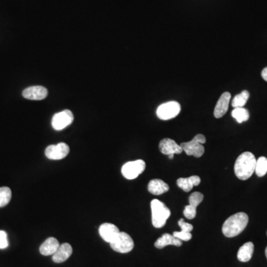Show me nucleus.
I'll return each instance as SVG.
<instances>
[{"label": "nucleus", "mask_w": 267, "mask_h": 267, "mask_svg": "<svg viewBox=\"0 0 267 267\" xmlns=\"http://www.w3.org/2000/svg\"><path fill=\"white\" fill-rule=\"evenodd\" d=\"M257 160L252 153L244 152L240 154L234 164V173L236 177L241 181H246L251 178L255 171Z\"/></svg>", "instance_id": "f257e3e1"}, {"label": "nucleus", "mask_w": 267, "mask_h": 267, "mask_svg": "<svg viewBox=\"0 0 267 267\" xmlns=\"http://www.w3.org/2000/svg\"><path fill=\"white\" fill-rule=\"evenodd\" d=\"M248 222L249 217L247 214L238 212L226 219L222 227V232L226 237H235L245 230Z\"/></svg>", "instance_id": "f03ea898"}, {"label": "nucleus", "mask_w": 267, "mask_h": 267, "mask_svg": "<svg viewBox=\"0 0 267 267\" xmlns=\"http://www.w3.org/2000/svg\"><path fill=\"white\" fill-rule=\"evenodd\" d=\"M152 224L155 228H162L171 216V211L159 200L154 199L151 202Z\"/></svg>", "instance_id": "7ed1b4c3"}, {"label": "nucleus", "mask_w": 267, "mask_h": 267, "mask_svg": "<svg viewBox=\"0 0 267 267\" xmlns=\"http://www.w3.org/2000/svg\"><path fill=\"white\" fill-rule=\"evenodd\" d=\"M206 141V139L204 135L197 134L191 141L182 143L180 146L187 155L200 157L204 154L205 149L203 144H204Z\"/></svg>", "instance_id": "20e7f679"}, {"label": "nucleus", "mask_w": 267, "mask_h": 267, "mask_svg": "<svg viewBox=\"0 0 267 267\" xmlns=\"http://www.w3.org/2000/svg\"><path fill=\"white\" fill-rule=\"evenodd\" d=\"M111 247L119 253L130 252L134 247L133 240L127 233L120 232L116 238L110 243Z\"/></svg>", "instance_id": "39448f33"}, {"label": "nucleus", "mask_w": 267, "mask_h": 267, "mask_svg": "<svg viewBox=\"0 0 267 267\" xmlns=\"http://www.w3.org/2000/svg\"><path fill=\"white\" fill-rule=\"evenodd\" d=\"M146 167V163L143 160L130 161L122 167V175L128 180L135 179L144 171Z\"/></svg>", "instance_id": "423d86ee"}, {"label": "nucleus", "mask_w": 267, "mask_h": 267, "mask_svg": "<svg viewBox=\"0 0 267 267\" xmlns=\"http://www.w3.org/2000/svg\"><path fill=\"white\" fill-rule=\"evenodd\" d=\"M181 105L176 101H170L160 105L157 109V116L159 119L163 120L175 118L181 112Z\"/></svg>", "instance_id": "0eeeda50"}, {"label": "nucleus", "mask_w": 267, "mask_h": 267, "mask_svg": "<svg viewBox=\"0 0 267 267\" xmlns=\"http://www.w3.org/2000/svg\"><path fill=\"white\" fill-rule=\"evenodd\" d=\"M74 120V115L70 110H64L55 114L52 117V127L57 131H61L69 126Z\"/></svg>", "instance_id": "6e6552de"}, {"label": "nucleus", "mask_w": 267, "mask_h": 267, "mask_svg": "<svg viewBox=\"0 0 267 267\" xmlns=\"http://www.w3.org/2000/svg\"><path fill=\"white\" fill-rule=\"evenodd\" d=\"M70 149L68 145L60 143L57 145H50L46 148L45 154L50 160H62L68 155Z\"/></svg>", "instance_id": "1a4fd4ad"}, {"label": "nucleus", "mask_w": 267, "mask_h": 267, "mask_svg": "<svg viewBox=\"0 0 267 267\" xmlns=\"http://www.w3.org/2000/svg\"><path fill=\"white\" fill-rule=\"evenodd\" d=\"M22 96L25 99L32 100H42L47 98L48 90L45 87L39 86V85L29 87L24 90Z\"/></svg>", "instance_id": "9d476101"}, {"label": "nucleus", "mask_w": 267, "mask_h": 267, "mask_svg": "<svg viewBox=\"0 0 267 267\" xmlns=\"http://www.w3.org/2000/svg\"><path fill=\"white\" fill-rule=\"evenodd\" d=\"M119 233L120 232H119V229L112 223H105L100 226V235L105 240V242L109 243V244L116 238Z\"/></svg>", "instance_id": "9b49d317"}, {"label": "nucleus", "mask_w": 267, "mask_h": 267, "mask_svg": "<svg viewBox=\"0 0 267 267\" xmlns=\"http://www.w3.org/2000/svg\"><path fill=\"white\" fill-rule=\"evenodd\" d=\"M160 151L166 155L170 154H181L183 151L181 146H179L174 140L165 138L161 140L159 144Z\"/></svg>", "instance_id": "f8f14e48"}, {"label": "nucleus", "mask_w": 267, "mask_h": 267, "mask_svg": "<svg viewBox=\"0 0 267 267\" xmlns=\"http://www.w3.org/2000/svg\"><path fill=\"white\" fill-rule=\"evenodd\" d=\"M230 100H231V95L230 92H224L220 96L216 104V109L214 111V115L216 118H221L222 117L224 116L225 114L228 111Z\"/></svg>", "instance_id": "ddd939ff"}, {"label": "nucleus", "mask_w": 267, "mask_h": 267, "mask_svg": "<svg viewBox=\"0 0 267 267\" xmlns=\"http://www.w3.org/2000/svg\"><path fill=\"white\" fill-rule=\"evenodd\" d=\"M72 251V247L68 243H65L60 245L56 252L52 255V260L57 264L65 262L70 258Z\"/></svg>", "instance_id": "4468645a"}, {"label": "nucleus", "mask_w": 267, "mask_h": 267, "mask_svg": "<svg viewBox=\"0 0 267 267\" xmlns=\"http://www.w3.org/2000/svg\"><path fill=\"white\" fill-rule=\"evenodd\" d=\"M168 245L181 247L182 246V240L177 238L173 234L166 233V234H163L161 237H159L156 240V242L154 243V246L157 249H163Z\"/></svg>", "instance_id": "2eb2a0df"}, {"label": "nucleus", "mask_w": 267, "mask_h": 267, "mask_svg": "<svg viewBox=\"0 0 267 267\" xmlns=\"http://www.w3.org/2000/svg\"><path fill=\"white\" fill-rule=\"evenodd\" d=\"M60 247L58 240L55 237H49L39 247V251L44 256L53 255Z\"/></svg>", "instance_id": "dca6fc26"}, {"label": "nucleus", "mask_w": 267, "mask_h": 267, "mask_svg": "<svg viewBox=\"0 0 267 267\" xmlns=\"http://www.w3.org/2000/svg\"><path fill=\"white\" fill-rule=\"evenodd\" d=\"M148 190L152 195H160L168 192L169 186L162 180L154 179L149 183Z\"/></svg>", "instance_id": "f3484780"}, {"label": "nucleus", "mask_w": 267, "mask_h": 267, "mask_svg": "<svg viewBox=\"0 0 267 267\" xmlns=\"http://www.w3.org/2000/svg\"><path fill=\"white\" fill-rule=\"evenodd\" d=\"M200 184V178L196 175L186 178H181L177 181V185L185 192H190L194 186H197Z\"/></svg>", "instance_id": "a211bd4d"}, {"label": "nucleus", "mask_w": 267, "mask_h": 267, "mask_svg": "<svg viewBox=\"0 0 267 267\" xmlns=\"http://www.w3.org/2000/svg\"><path fill=\"white\" fill-rule=\"evenodd\" d=\"M254 244L251 242H247L239 249L237 252V259L240 262H248L251 260L254 252Z\"/></svg>", "instance_id": "6ab92c4d"}, {"label": "nucleus", "mask_w": 267, "mask_h": 267, "mask_svg": "<svg viewBox=\"0 0 267 267\" xmlns=\"http://www.w3.org/2000/svg\"><path fill=\"white\" fill-rule=\"evenodd\" d=\"M232 116L236 119L239 123H242L247 121L250 118V113L247 109L242 108H235L232 112Z\"/></svg>", "instance_id": "aec40b11"}, {"label": "nucleus", "mask_w": 267, "mask_h": 267, "mask_svg": "<svg viewBox=\"0 0 267 267\" xmlns=\"http://www.w3.org/2000/svg\"><path fill=\"white\" fill-rule=\"evenodd\" d=\"M250 98V92L247 90H244L242 92L236 95L233 100V106L235 108H242L247 103V100Z\"/></svg>", "instance_id": "412c9836"}, {"label": "nucleus", "mask_w": 267, "mask_h": 267, "mask_svg": "<svg viewBox=\"0 0 267 267\" xmlns=\"http://www.w3.org/2000/svg\"><path fill=\"white\" fill-rule=\"evenodd\" d=\"M12 192L8 187L0 188V208L4 207L11 201Z\"/></svg>", "instance_id": "4be33fe9"}, {"label": "nucleus", "mask_w": 267, "mask_h": 267, "mask_svg": "<svg viewBox=\"0 0 267 267\" xmlns=\"http://www.w3.org/2000/svg\"><path fill=\"white\" fill-rule=\"evenodd\" d=\"M255 173L258 177H264L267 173V158L261 157L257 160Z\"/></svg>", "instance_id": "5701e85b"}, {"label": "nucleus", "mask_w": 267, "mask_h": 267, "mask_svg": "<svg viewBox=\"0 0 267 267\" xmlns=\"http://www.w3.org/2000/svg\"><path fill=\"white\" fill-rule=\"evenodd\" d=\"M203 194L198 192H193V193L189 196V206L197 209V207L199 206L200 203L203 201Z\"/></svg>", "instance_id": "b1692460"}, {"label": "nucleus", "mask_w": 267, "mask_h": 267, "mask_svg": "<svg viewBox=\"0 0 267 267\" xmlns=\"http://www.w3.org/2000/svg\"><path fill=\"white\" fill-rule=\"evenodd\" d=\"M184 215L187 219L192 220V219L196 217L197 209L188 205V206H185V209H184Z\"/></svg>", "instance_id": "393cba45"}, {"label": "nucleus", "mask_w": 267, "mask_h": 267, "mask_svg": "<svg viewBox=\"0 0 267 267\" xmlns=\"http://www.w3.org/2000/svg\"><path fill=\"white\" fill-rule=\"evenodd\" d=\"M173 235L175 236L177 238L184 241H189L192 239V235L191 233H186V232H175L173 233Z\"/></svg>", "instance_id": "a878e982"}, {"label": "nucleus", "mask_w": 267, "mask_h": 267, "mask_svg": "<svg viewBox=\"0 0 267 267\" xmlns=\"http://www.w3.org/2000/svg\"><path fill=\"white\" fill-rule=\"evenodd\" d=\"M8 244V234L3 230H0V250H5Z\"/></svg>", "instance_id": "bb28decb"}, {"label": "nucleus", "mask_w": 267, "mask_h": 267, "mask_svg": "<svg viewBox=\"0 0 267 267\" xmlns=\"http://www.w3.org/2000/svg\"><path fill=\"white\" fill-rule=\"evenodd\" d=\"M178 224H179L180 227L181 228V231L191 233V232L193 230V226L190 224V223H188L184 221V219L181 218V220L178 221Z\"/></svg>", "instance_id": "cd10ccee"}, {"label": "nucleus", "mask_w": 267, "mask_h": 267, "mask_svg": "<svg viewBox=\"0 0 267 267\" xmlns=\"http://www.w3.org/2000/svg\"><path fill=\"white\" fill-rule=\"evenodd\" d=\"M261 76H262L263 79L267 82V67L263 70L262 72H261Z\"/></svg>", "instance_id": "c85d7f7f"}, {"label": "nucleus", "mask_w": 267, "mask_h": 267, "mask_svg": "<svg viewBox=\"0 0 267 267\" xmlns=\"http://www.w3.org/2000/svg\"><path fill=\"white\" fill-rule=\"evenodd\" d=\"M168 158L169 159L174 158V154H170V155H168Z\"/></svg>", "instance_id": "c756f323"}, {"label": "nucleus", "mask_w": 267, "mask_h": 267, "mask_svg": "<svg viewBox=\"0 0 267 267\" xmlns=\"http://www.w3.org/2000/svg\"><path fill=\"white\" fill-rule=\"evenodd\" d=\"M265 254H266V257H267V248H266Z\"/></svg>", "instance_id": "7c9ffc66"}, {"label": "nucleus", "mask_w": 267, "mask_h": 267, "mask_svg": "<svg viewBox=\"0 0 267 267\" xmlns=\"http://www.w3.org/2000/svg\"></svg>", "instance_id": "2f4dec72"}]
</instances>
